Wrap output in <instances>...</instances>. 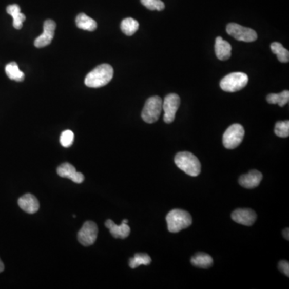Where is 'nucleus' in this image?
<instances>
[{"mask_svg": "<svg viewBox=\"0 0 289 289\" xmlns=\"http://www.w3.org/2000/svg\"><path fill=\"white\" fill-rule=\"evenodd\" d=\"M7 12L13 18V26L15 29H21L23 23L26 20V16L21 12V7L17 4H11L7 8Z\"/></svg>", "mask_w": 289, "mask_h": 289, "instance_id": "nucleus-17", "label": "nucleus"}, {"mask_svg": "<svg viewBox=\"0 0 289 289\" xmlns=\"http://www.w3.org/2000/svg\"><path fill=\"white\" fill-rule=\"evenodd\" d=\"M18 204L23 210L28 214H35L40 209L39 201L31 194H26L20 198Z\"/></svg>", "mask_w": 289, "mask_h": 289, "instance_id": "nucleus-14", "label": "nucleus"}, {"mask_svg": "<svg viewBox=\"0 0 289 289\" xmlns=\"http://www.w3.org/2000/svg\"><path fill=\"white\" fill-rule=\"evenodd\" d=\"M232 219L240 224L252 226L256 222L257 216L256 212L252 209H236L232 212Z\"/></svg>", "mask_w": 289, "mask_h": 289, "instance_id": "nucleus-11", "label": "nucleus"}, {"mask_svg": "<svg viewBox=\"0 0 289 289\" xmlns=\"http://www.w3.org/2000/svg\"><path fill=\"white\" fill-rule=\"evenodd\" d=\"M60 142L64 147H70L73 144L74 142V133L72 131L65 130L61 133Z\"/></svg>", "mask_w": 289, "mask_h": 289, "instance_id": "nucleus-27", "label": "nucleus"}, {"mask_svg": "<svg viewBox=\"0 0 289 289\" xmlns=\"http://www.w3.org/2000/svg\"><path fill=\"white\" fill-rule=\"evenodd\" d=\"M4 270V264L2 260H0V273H2Z\"/></svg>", "mask_w": 289, "mask_h": 289, "instance_id": "nucleus-30", "label": "nucleus"}, {"mask_svg": "<svg viewBox=\"0 0 289 289\" xmlns=\"http://www.w3.org/2000/svg\"><path fill=\"white\" fill-rule=\"evenodd\" d=\"M267 102L270 104H278L279 106L284 107L289 102V92L283 91L280 93H271L267 97Z\"/></svg>", "mask_w": 289, "mask_h": 289, "instance_id": "nucleus-22", "label": "nucleus"}, {"mask_svg": "<svg viewBox=\"0 0 289 289\" xmlns=\"http://www.w3.org/2000/svg\"><path fill=\"white\" fill-rule=\"evenodd\" d=\"M98 235V227L92 221H87L84 223L78 232V240L84 246H90L97 240Z\"/></svg>", "mask_w": 289, "mask_h": 289, "instance_id": "nucleus-9", "label": "nucleus"}, {"mask_svg": "<svg viewBox=\"0 0 289 289\" xmlns=\"http://www.w3.org/2000/svg\"><path fill=\"white\" fill-rule=\"evenodd\" d=\"M180 103V98L177 94H168L165 98L164 102H162V110L164 111L163 120L166 123H172L175 121Z\"/></svg>", "mask_w": 289, "mask_h": 289, "instance_id": "nucleus-8", "label": "nucleus"}, {"mask_svg": "<svg viewBox=\"0 0 289 289\" xmlns=\"http://www.w3.org/2000/svg\"><path fill=\"white\" fill-rule=\"evenodd\" d=\"M139 28L138 21L133 18H124L121 24V29L122 32L126 35H133Z\"/></svg>", "mask_w": 289, "mask_h": 289, "instance_id": "nucleus-21", "label": "nucleus"}, {"mask_svg": "<svg viewBox=\"0 0 289 289\" xmlns=\"http://www.w3.org/2000/svg\"><path fill=\"white\" fill-rule=\"evenodd\" d=\"M162 110V100L160 97L149 98L144 105L142 118L146 123L152 124L159 120Z\"/></svg>", "mask_w": 289, "mask_h": 289, "instance_id": "nucleus-5", "label": "nucleus"}, {"mask_svg": "<svg viewBox=\"0 0 289 289\" xmlns=\"http://www.w3.org/2000/svg\"><path fill=\"white\" fill-rule=\"evenodd\" d=\"M56 28V24L52 20H47L44 24V31L43 33L37 37L35 39L34 45L36 48H44L48 46L53 40L55 35V30Z\"/></svg>", "mask_w": 289, "mask_h": 289, "instance_id": "nucleus-10", "label": "nucleus"}, {"mask_svg": "<svg viewBox=\"0 0 289 289\" xmlns=\"http://www.w3.org/2000/svg\"><path fill=\"white\" fill-rule=\"evenodd\" d=\"M5 72L7 76L10 79L17 81V82L24 81V78H25L24 72L20 70L18 65L15 62H11L7 65L5 68Z\"/></svg>", "mask_w": 289, "mask_h": 289, "instance_id": "nucleus-20", "label": "nucleus"}, {"mask_svg": "<svg viewBox=\"0 0 289 289\" xmlns=\"http://www.w3.org/2000/svg\"><path fill=\"white\" fill-rule=\"evenodd\" d=\"M215 51L216 56L220 61H227L232 55V45L222 37L218 36L216 39Z\"/></svg>", "mask_w": 289, "mask_h": 289, "instance_id": "nucleus-16", "label": "nucleus"}, {"mask_svg": "<svg viewBox=\"0 0 289 289\" xmlns=\"http://www.w3.org/2000/svg\"><path fill=\"white\" fill-rule=\"evenodd\" d=\"M122 222H123V223H127L128 220H127V219H125V220H123V221H122Z\"/></svg>", "mask_w": 289, "mask_h": 289, "instance_id": "nucleus-31", "label": "nucleus"}, {"mask_svg": "<svg viewBox=\"0 0 289 289\" xmlns=\"http://www.w3.org/2000/svg\"><path fill=\"white\" fill-rule=\"evenodd\" d=\"M248 83V76L244 72H232L220 81V88L225 92H236L241 90Z\"/></svg>", "mask_w": 289, "mask_h": 289, "instance_id": "nucleus-4", "label": "nucleus"}, {"mask_svg": "<svg viewBox=\"0 0 289 289\" xmlns=\"http://www.w3.org/2000/svg\"><path fill=\"white\" fill-rule=\"evenodd\" d=\"M283 235H284V237L285 238L286 240H289V229H284V232H283Z\"/></svg>", "mask_w": 289, "mask_h": 289, "instance_id": "nucleus-29", "label": "nucleus"}, {"mask_svg": "<svg viewBox=\"0 0 289 289\" xmlns=\"http://www.w3.org/2000/svg\"><path fill=\"white\" fill-rule=\"evenodd\" d=\"M226 31L230 36L237 41H243V42H254L258 38L257 33L254 30L241 26L240 24H235V23L227 24Z\"/></svg>", "mask_w": 289, "mask_h": 289, "instance_id": "nucleus-7", "label": "nucleus"}, {"mask_svg": "<svg viewBox=\"0 0 289 289\" xmlns=\"http://www.w3.org/2000/svg\"><path fill=\"white\" fill-rule=\"evenodd\" d=\"M275 133L280 138H285L289 136V122H278L275 126Z\"/></svg>", "mask_w": 289, "mask_h": 289, "instance_id": "nucleus-26", "label": "nucleus"}, {"mask_svg": "<svg viewBox=\"0 0 289 289\" xmlns=\"http://www.w3.org/2000/svg\"><path fill=\"white\" fill-rule=\"evenodd\" d=\"M142 5L150 11H163L165 4L162 0H141Z\"/></svg>", "mask_w": 289, "mask_h": 289, "instance_id": "nucleus-25", "label": "nucleus"}, {"mask_svg": "<svg viewBox=\"0 0 289 289\" xmlns=\"http://www.w3.org/2000/svg\"><path fill=\"white\" fill-rule=\"evenodd\" d=\"M263 175L256 169L251 170L248 174L243 175L239 179L240 186L246 189H254L261 183Z\"/></svg>", "mask_w": 289, "mask_h": 289, "instance_id": "nucleus-13", "label": "nucleus"}, {"mask_svg": "<svg viewBox=\"0 0 289 289\" xmlns=\"http://www.w3.org/2000/svg\"><path fill=\"white\" fill-rule=\"evenodd\" d=\"M168 230L172 233H177L183 229L190 227L192 218L190 213L181 209H174L166 216Z\"/></svg>", "mask_w": 289, "mask_h": 289, "instance_id": "nucleus-3", "label": "nucleus"}, {"mask_svg": "<svg viewBox=\"0 0 289 289\" xmlns=\"http://www.w3.org/2000/svg\"><path fill=\"white\" fill-rule=\"evenodd\" d=\"M150 256L146 253H137L133 258L129 260V265L131 268H136L141 265H149L151 263Z\"/></svg>", "mask_w": 289, "mask_h": 289, "instance_id": "nucleus-24", "label": "nucleus"}, {"mask_svg": "<svg viewBox=\"0 0 289 289\" xmlns=\"http://www.w3.org/2000/svg\"><path fill=\"white\" fill-rule=\"evenodd\" d=\"M113 78V68L108 64L98 65L91 71L85 79V84L89 88H101L110 82Z\"/></svg>", "mask_w": 289, "mask_h": 289, "instance_id": "nucleus-1", "label": "nucleus"}, {"mask_svg": "<svg viewBox=\"0 0 289 289\" xmlns=\"http://www.w3.org/2000/svg\"><path fill=\"white\" fill-rule=\"evenodd\" d=\"M105 227L109 229L111 235L116 239H125L130 234V227L128 226L127 223L123 222L121 225H117L111 219H108L105 222Z\"/></svg>", "mask_w": 289, "mask_h": 289, "instance_id": "nucleus-15", "label": "nucleus"}, {"mask_svg": "<svg viewBox=\"0 0 289 289\" xmlns=\"http://www.w3.org/2000/svg\"><path fill=\"white\" fill-rule=\"evenodd\" d=\"M76 24L80 29L93 31L98 28V24L93 18H90L85 13H81L76 16Z\"/></svg>", "mask_w": 289, "mask_h": 289, "instance_id": "nucleus-18", "label": "nucleus"}, {"mask_svg": "<svg viewBox=\"0 0 289 289\" xmlns=\"http://www.w3.org/2000/svg\"><path fill=\"white\" fill-rule=\"evenodd\" d=\"M271 50L273 53L276 54L277 59L280 62L287 63L289 61L288 50L279 42H273L271 45Z\"/></svg>", "mask_w": 289, "mask_h": 289, "instance_id": "nucleus-23", "label": "nucleus"}, {"mask_svg": "<svg viewBox=\"0 0 289 289\" xmlns=\"http://www.w3.org/2000/svg\"><path fill=\"white\" fill-rule=\"evenodd\" d=\"M176 166L186 175L196 177L201 172V163L196 155L190 152H179L175 158Z\"/></svg>", "mask_w": 289, "mask_h": 289, "instance_id": "nucleus-2", "label": "nucleus"}, {"mask_svg": "<svg viewBox=\"0 0 289 289\" xmlns=\"http://www.w3.org/2000/svg\"><path fill=\"white\" fill-rule=\"evenodd\" d=\"M57 174L61 177L71 179L76 183H83L85 180L83 174L76 171V168L68 162L63 163L57 168Z\"/></svg>", "mask_w": 289, "mask_h": 289, "instance_id": "nucleus-12", "label": "nucleus"}, {"mask_svg": "<svg viewBox=\"0 0 289 289\" xmlns=\"http://www.w3.org/2000/svg\"><path fill=\"white\" fill-rule=\"evenodd\" d=\"M279 270L285 276H289V263L285 260H282L278 264Z\"/></svg>", "mask_w": 289, "mask_h": 289, "instance_id": "nucleus-28", "label": "nucleus"}, {"mask_svg": "<svg viewBox=\"0 0 289 289\" xmlns=\"http://www.w3.org/2000/svg\"><path fill=\"white\" fill-rule=\"evenodd\" d=\"M192 264L201 268H209L213 265V259L211 256L206 253H199L191 258Z\"/></svg>", "mask_w": 289, "mask_h": 289, "instance_id": "nucleus-19", "label": "nucleus"}, {"mask_svg": "<svg viewBox=\"0 0 289 289\" xmlns=\"http://www.w3.org/2000/svg\"><path fill=\"white\" fill-rule=\"evenodd\" d=\"M245 131L240 124H233L225 131L223 143L225 148L233 149L240 146L243 142Z\"/></svg>", "mask_w": 289, "mask_h": 289, "instance_id": "nucleus-6", "label": "nucleus"}]
</instances>
